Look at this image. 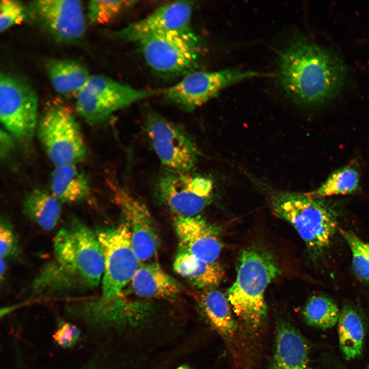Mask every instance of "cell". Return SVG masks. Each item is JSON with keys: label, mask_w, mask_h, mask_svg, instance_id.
Masks as SVG:
<instances>
[{"label": "cell", "mask_w": 369, "mask_h": 369, "mask_svg": "<svg viewBox=\"0 0 369 369\" xmlns=\"http://www.w3.org/2000/svg\"><path fill=\"white\" fill-rule=\"evenodd\" d=\"M346 73L335 53L302 38L291 42L279 56V82L288 95L302 105H319L334 97Z\"/></svg>", "instance_id": "6da1fadb"}, {"label": "cell", "mask_w": 369, "mask_h": 369, "mask_svg": "<svg viewBox=\"0 0 369 369\" xmlns=\"http://www.w3.org/2000/svg\"><path fill=\"white\" fill-rule=\"evenodd\" d=\"M54 260L45 267L40 278L53 292L87 290L99 284L104 270V257L96 234L74 219L57 233Z\"/></svg>", "instance_id": "7a4b0ae2"}, {"label": "cell", "mask_w": 369, "mask_h": 369, "mask_svg": "<svg viewBox=\"0 0 369 369\" xmlns=\"http://www.w3.org/2000/svg\"><path fill=\"white\" fill-rule=\"evenodd\" d=\"M280 273L278 264L269 252L255 247L242 251L235 280L226 295L236 316L252 326L261 324L267 312L265 290Z\"/></svg>", "instance_id": "3957f363"}, {"label": "cell", "mask_w": 369, "mask_h": 369, "mask_svg": "<svg viewBox=\"0 0 369 369\" xmlns=\"http://www.w3.org/2000/svg\"><path fill=\"white\" fill-rule=\"evenodd\" d=\"M270 202L273 213L291 224L314 254L330 245L337 229L334 211L322 198L308 193L279 191Z\"/></svg>", "instance_id": "277c9868"}, {"label": "cell", "mask_w": 369, "mask_h": 369, "mask_svg": "<svg viewBox=\"0 0 369 369\" xmlns=\"http://www.w3.org/2000/svg\"><path fill=\"white\" fill-rule=\"evenodd\" d=\"M160 92L136 89L104 75H93L76 94L75 108L87 123L95 125L115 112Z\"/></svg>", "instance_id": "5b68a950"}, {"label": "cell", "mask_w": 369, "mask_h": 369, "mask_svg": "<svg viewBox=\"0 0 369 369\" xmlns=\"http://www.w3.org/2000/svg\"><path fill=\"white\" fill-rule=\"evenodd\" d=\"M148 65L165 74H186L198 66V39L191 29L154 34L137 42Z\"/></svg>", "instance_id": "8992f818"}, {"label": "cell", "mask_w": 369, "mask_h": 369, "mask_svg": "<svg viewBox=\"0 0 369 369\" xmlns=\"http://www.w3.org/2000/svg\"><path fill=\"white\" fill-rule=\"evenodd\" d=\"M38 135L55 166L75 165L86 156L79 126L67 107L55 105L47 111L38 124Z\"/></svg>", "instance_id": "52a82bcc"}, {"label": "cell", "mask_w": 369, "mask_h": 369, "mask_svg": "<svg viewBox=\"0 0 369 369\" xmlns=\"http://www.w3.org/2000/svg\"><path fill=\"white\" fill-rule=\"evenodd\" d=\"M96 235L104 261L102 297L114 298L131 281L140 261L133 248L131 233L126 222L100 230Z\"/></svg>", "instance_id": "ba28073f"}, {"label": "cell", "mask_w": 369, "mask_h": 369, "mask_svg": "<svg viewBox=\"0 0 369 369\" xmlns=\"http://www.w3.org/2000/svg\"><path fill=\"white\" fill-rule=\"evenodd\" d=\"M145 127L152 148L167 170L192 171L198 160L199 152L193 138L184 129L155 112L146 115Z\"/></svg>", "instance_id": "9c48e42d"}, {"label": "cell", "mask_w": 369, "mask_h": 369, "mask_svg": "<svg viewBox=\"0 0 369 369\" xmlns=\"http://www.w3.org/2000/svg\"><path fill=\"white\" fill-rule=\"evenodd\" d=\"M38 99L24 80L5 72L0 74V119L15 139L28 141L37 125Z\"/></svg>", "instance_id": "30bf717a"}, {"label": "cell", "mask_w": 369, "mask_h": 369, "mask_svg": "<svg viewBox=\"0 0 369 369\" xmlns=\"http://www.w3.org/2000/svg\"><path fill=\"white\" fill-rule=\"evenodd\" d=\"M270 75L238 68L217 71H193L164 90L165 98L186 111L201 106L232 85L245 79Z\"/></svg>", "instance_id": "8fae6325"}, {"label": "cell", "mask_w": 369, "mask_h": 369, "mask_svg": "<svg viewBox=\"0 0 369 369\" xmlns=\"http://www.w3.org/2000/svg\"><path fill=\"white\" fill-rule=\"evenodd\" d=\"M191 172L167 170L156 184L159 199L177 216H197L212 199V180Z\"/></svg>", "instance_id": "7c38bea8"}, {"label": "cell", "mask_w": 369, "mask_h": 369, "mask_svg": "<svg viewBox=\"0 0 369 369\" xmlns=\"http://www.w3.org/2000/svg\"><path fill=\"white\" fill-rule=\"evenodd\" d=\"M114 201L131 233L133 248L140 262H147L157 255L158 238L149 210L138 198L126 189H114Z\"/></svg>", "instance_id": "4fadbf2b"}, {"label": "cell", "mask_w": 369, "mask_h": 369, "mask_svg": "<svg viewBox=\"0 0 369 369\" xmlns=\"http://www.w3.org/2000/svg\"><path fill=\"white\" fill-rule=\"evenodd\" d=\"M34 15L57 40L74 43L84 36L86 19L81 2L75 0H39L34 2Z\"/></svg>", "instance_id": "5bb4252c"}, {"label": "cell", "mask_w": 369, "mask_h": 369, "mask_svg": "<svg viewBox=\"0 0 369 369\" xmlns=\"http://www.w3.org/2000/svg\"><path fill=\"white\" fill-rule=\"evenodd\" d=\"M193 3L174 1L163 5L144 18L120 29L113 34L118 39L138 42L146 36L191 29Z\"/></svg>", "instance_id": "9a60e30c"}, {"label": "cell", "mask_w": 369, "mask_h": 369, "mask_svg": "<svg viewBox=\"0 0 369 369\" xmlns=\"http://www.w3.org/2000/svg\"><path fill=\"white\" fill-rule=\"evenodd\" d=\"M174 225L181 251L207 262H218L222 244L215 228L198 215L176 216Z\"/></svg>", "instance_id": "2e32d148"}, {"label": "cell", "mask_w": 369, "mask_h": 369, "mask_svg": "<svg viewBox=\"0 0 369 369\" xmlns=\"http://www.w3.org/2000/svg\"><path fill=\"white\" fill-rule=\"evenodd\" d=\"M275 344L273 369H310L308 344L291 324H278Z\"/></svg>", "instance_id": "e0dca14e"}, {"label": "cell", "mask_w": 369, "mask_h": 369, "mask_svg": "<svg viewBox=\"0 0 369 369\" xmlns=\"http://www.w3.org/2000/svg\"><path fill=\"white\" fill-rule=\"evenodd\" d=\"M131 282L134 292L142 297L169 299L181 291L177 281L154 261L140 264Z\"/></svg>", "instance_id": "ac0fdd59"}, {"label": "cell", "mask_w": 369, "mask_h": 369, "mask_svg": "<svg viewBox=\"0 0 369 369\" xmlns=\"http://www.w3.org/2000/svg\"><path fill=\"white\" fill-rule=\"evenodd\" d=\"M173 268L193 285L203 290L213 289L223 277L222 268L218 262H207L181 250L175 259Z\"/></svg>", "instance_id": "d6986e66"}, {"label": "cell", "mask_w": 369, "mask_h": 369, "mask_svg": "<svg viewBox=\"0 0 369 369\" xmlns=\"http://www.w3.org/2000/svg\"><path fill=\"white\" fill-rule=\"evenodd\" d=\"M46 69L54 89L63 95L77 94L91 76L85 65L71 59H49Z\"/></svg>", "instance_id": "ffe728a7"}, {"label": "cell", "mask_w": 369, "mask_h": 369, "mask_svg": "<svg viewBox=\"0 0 369 369\" xmlns=\"http://www.w3.org/2000/svg\"><path fill=\"white\" fill-rule=\"evenodd\" d=\"M50 189L60 201L68 203L81 201L90 193L88 178L74 165L55 166L51 175Z\"/></svg>", "instance_id": "44dd1931"}, {"label": "cell", "mask_w": 369, "mask_h": 369, "mask_svg": "<svg viewBox=\"0 0 369 369\" xmlns=\"http://www.w3.org/2000/svg\"><path fill=\"white\" fill-rule=\"evenodd\" d=\"M23 207L25 214L46 230L55 227L61 213L60 201L51 193L39 189L27 194Z\"/></svg>", "instance_id": "7402d4cb"}, {"label": "cell", "mask_w": 369, "mask_h": 369, "mask_svg": "<svg viewBox=\"0 0 369 369\" xmlns=\"http://www.w3.org/2000/svg\"><path fill=\"white\" fill-rule=\"evenodd\" d=\"M200 302L213 327L222 336H232L236 329V324L227 296L214 288L205 290L200 295Z\"/></svg>", "instance_id": "603a6c76"}, {"label": "cell", "mask_w": 369, "mask_h": 369, "mask_svg": "<svg viewBox=\"0 0 369 369\" xmlns=\"http://www.w3.org/2000/svg\"><path fill=\"white\" fill-rule=\"evenodd\" d=\"M338 323L339 344L344 357L350 360L359 356L362 352L364 336L359 315L353 308L345 306L340 312Z\"/></svg>", "instance_id": "cb8c5ba5"}, {"label": "cell", "mask_w": 369, "mask_h": 369, "mask_svg": "<svg viewBox=\"0 0 369 369\" xmlns=\"http://www.w3.org/2000/svg\"><path fill=\"white\" fill-rule=\"evenodd\" d=\"M359 184L358 172L353 167L347 166L332 173L319 187L309 193L319 198L348 195L355 192Z\"/></svg>", "instance_id": "d4e9b609"}, {"label": "cell", "mask_w": 369, "mask_h": 369, "mask_svg": "<svg viewBox=\"0 0 369 369\" xmlns=\"http://www.w3.org/2000/svg\"><path fill=\"white\" fill-rule=\"evenodd\" d=\"M303 312L304 319L309 324L322 329L334 326L338 321L340 314L334 301L321 295L311 297Z\"/></svg>", "instance_id": "484cf974"}, {"label": "cell", "mask_w": 369, "mask_h": 369, "mask_svg": "<svg viewBox=\"0 0 369 369\" xmlns=\"http://www.w3.org/2000/svg\"><path fill=\"white\" fill-rule=\"evenodd\" d=\"M347 243L352 256V265L358 278L369 283V242H365L350 231L339 229Z\"/></svg>", "instance_id": "4316f807"}, {"label": "cell", "mask_w": 369, "mask_h": 369, "mask_svg": "<svg viewBox=\"0 0 369 369\" xmlns=\"http://www.w3.org/2000/svg\"><path fill=\"white\" fill-rule=\"evenodd\" d=\"M135 1L93 0L88 6V18L93 24L101 25L112 20L124 10L134 5Z\"/></svg>", "instance_id": "83f0119b"}, {"label": "cell", "mask_w": 369, "mask_h": 369, "mask_svg": "<svg viewBox=\"0 0 369 369\" xmlns=\"http://www.w3.org/2000/svg\"><path fill=\"white\" fill-rule=\"evenodd\" d=\"M26 17L25 8L19 1L2 0L0 3V32L21 24Z\"/></svg>", "instance_id": "f1b7e54d"}, {"label": "cell", "mask_w": 369, "mask_h": 369, "mask_svg": "<svg viewBox=\"0 0 369 369\" xmlns=\"http://www.w3.org/2000/svg\"><path fill=\"white\" fill-rule=\"evenodd\" d=\"M16 239L9 223L2 220L0 226L1 258H6L16 253Z\"/></svg>", "instance_id": "f546056e"}, {"label": "cell", "mask_w": 369, "mask_h": 369, "mask_svg": "<svg viewBox=\"0 0 369 369\" xmlns=\"http://www.w3.org/2000/svg\"><path fill=\"white\" fill-rule=\"evenodd\" d=\"M80 333V330L75 325L63 322L53 335V338L61 347L69 348L78 341Z\"/></svg>", "instance_id": "4dcf8cb0"}, {"label": "cell", "mask_w": 369, "mask_h": 369, "mask_svg": "<svg viewBox=\"0 0 369 369\" xmlns=\"http://www.w3.org/2000/svg\"><path fill=\"white\" fill-rule=\"evenodd\" d=\"M14 137L6 130L1 128L0 131V155L5 158L14 147Z\"/></svg>", "instance_id": "1f68e13d"}, {"label": "cell", "mask_w": 369, "mask_h": 369, "mask_svg": "<svg viewBox=\"0 0 369 369\" xmlns=\"http://www.w3.org/2000/svg\"><path fill=\"white\" fill-rule=\"evenodd\" d=\"M6 263L4 258H1V276L2 277L5 273Z\"/></svg>", "instance_id": "d6a6232c"}, {"label": "cell", "mask_w": 369, "mask_h": 369, "mask_svg": "<svg viewBox=\"0 0 369 369\" xmlns=\"http://www.w3.org/2000/svg\"><path fill=\"white\" fill-rule=\"evenodd\" d=\"M176 369H190V368H189V367H188V366H187L182 365V366H180L177 367Z\"/></svg>", "instance_id": "836d02e7"}]
</instances>
